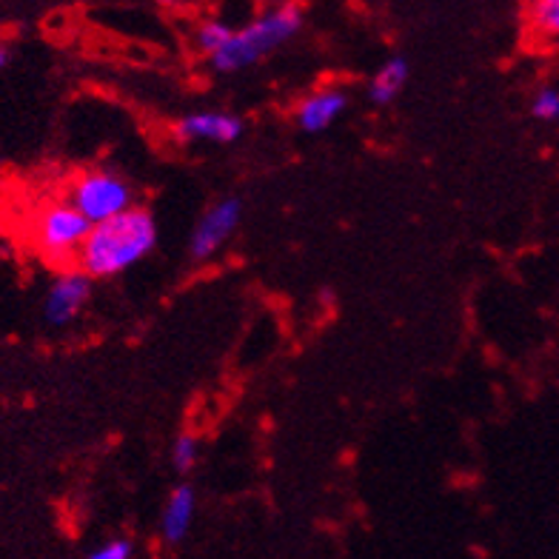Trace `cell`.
<instances>
[{
	"label": "cell",
	"instance_id": "obj_9",
	"mask_svg": "<svg viewBox=\"0 0 559 559\" xmlns=\"http://www.w3.org/2000/svg\"><path fill=\"white\" fill-rule=\"evenodd\" d=\"M194 511H198V493L189 483H180L175 491L169 493V500L163 506L160 514V534L169 545L183 543L189 528L194 523Z\"/></svg>",
	"mask_w": 559,
	"mask_h": 559
},
{
	"label": "cell",
	"instance_id": "obj_6",
	"mask_svg": "<svg viewBox=\"0 0 559 559\" xmlns=\"http://www.w3.org/2000/svg\"><path fill=\"white\" fill-rule=\"evenodd\" d=\"M88 297H92V277L81 269H69V272H60L52 280V286L46 292L44 300V317L46 323L55 325V329H63V325L74 323L81 311L86 309Z\"/></svg>",
	"mask_w": 559,
	"mask_h": 559
},
{
	"label": "cell",
	"instance_id": "obj_7",
	"mask_svg": "<svg viewBox=\"0 0 559 559\" xmlns=\"http://www.w3.org/2000/svg\"><path fill=\"white\" fill-rule=\"evenodd\" d=\"M175 140L180 143H221L228 146L243 134V120L228 111H192L175 123Z\"/></svg>",
	"mask_w": 559,
	"mask_h": 559
},
{
	"label": "cell",
	"instance_id": "obj_10",
	"mask_svg": "<svg viewBox=\"0 0 559 559\" xmlns=\"http://www.w3.org/2000/svg\"><path fill=\"white\" fill-rule=\"evenodd\" d=\"M408 83V60L405 58H389L383 67L377 69L371 83H368V97L374 104L385 106L391 100H397V95Z\"/></svg>",
	"mask_w": 559,
	"mask_h": 559
},
{
	"label": "cell",
	"instance_id": "obj_1",
	"mask_svg": "<svg viewBox=\"0 0 559 559\" xmlns=\"http://www.w3.org/2000/svg\"><path fill=\"white\" fill-rule=\"evenodd\" d=\"M157 246V223L146 209H129V212L111 217V221L92 226L81 254L78 269L92 280H109L129 272L140 260H146Z\"/></svg>",
	"mask_w": 559,
	"mask_h": 559
},
{
	"label": "cell",
	"instance_id": "obj_4",
	"mask_svg": "<svg viewBox=\"0 0 559 559\" xmlns=\"http://www.w3.org/2000/svg\"><path fill=\"white\" fill-rule=\"evenodd\" d=\"M67 200L92 226H100V223L134 209L129 180L109 169H88L74 177Z\"/></svg>",
	"mask_w": 559,
	"mask_h": 559
},
{
	"label": "cell",
	"instance_id": "obj_15",
	"mask_svg": "<svg viewBox=\"0 0 559 559\" xmlns=\"http://www.w3.org/2000/svg\"><path fill=\"white\" fill-rule=\"evenodd\" d=\"M132 554H134L132 539L115 537V539H106L104 545H97L95 551L88 554L86 559H132Z\"/></svg>",
	"mask_w": 559,
	"mask_h": 559
},
{
	"label": "cell",
	"instance_id": "obj_5",
	"mask_svg": "<svg viewBox=\"0 0 559 559\" xmlns=\"http://www.w3.org/2000/svg\"><path fill=\"white\" fill-rule=\"evenodd\" d=\"M240 221H243V203H240V198L214 200L212 206L200 214L198 226L192 231V240H189V254L198 263L214 258L231 240Z\"/></svg>",
	"mask_w": 559,
	"mask_h": 559
},
{
	"label": "cell",
	"instance_id": "obj_11",
	"mask_svg": "<svg viewBox=\"0 0 559 559\" xmlns=\"http://www.w3.org/2000/svg\"><path fill=\"white\" fill-rule=\"evenodd\" d=\"M528 21L539 37L559 44V0H531Z\"/></svg>",
	"mask_w": 559,
	"mask_h": 559
},
{
	"label": "cell",
	"instance_id": "obj_13",
	"mask_svg": "<svg viewBox=\"0 0 559 559\" xmlns=\"http://www.w3.org/2000/svg\"><path fill=\"white\" fill-rule=\"evenodd\" d=\"M200 460V440L194 435H180L171 445V465L177 474L194 472V465Z\"/></svg>",
	"mask_w": 559,
	"mask_h": 559
},
{
	"label": "cell",
	"instance_id": "obj_12",
	"mask_svg": "<svg viewBox=\"0 0 559 559\" xmlns=\"http://www.w3.org/2000/svg\"><path fill=\"white\" fill-rule=\"evenodd\" d=\"M231 26L223 21H206V23H200L198 32H194V44H198V49L206 58H214V55L221 52L223 46H226V40L231 37Z\"/></svg>",
	"mask_w": 559,
	"mask_h": 559
},
{
	"label": "cell",
	"instance_id": "obj_8",
	"mask_svg": "<svg viewBox=\"0 0 559 559\" xmlns=\"http://www.w3.org/2000/svg\"><path fill=\"white\" fill-rule=\"evenodd\" d=\"M348 109V95L343 88H320L311 92L297 106V126L306 134H323L337 123Z\"/></svg>",
	"mask_w": 559,
	"mask_h": 559
},
{
	"label": "cell",
	"instance_id": "obj_3",
	"mask_svg": "<svg viewBox=\"0 0 559 559\" xmlns=\"http://www.w3.org/2000/svg\"><path fill=\"white\" fill-rule=\"evenodd\" d=\"M88 231H92V223L69 200H58V203H46L35 214L32 243L46 260L63 263V260H78Z\"/></svg>",
	"mask_w": 559,
	"mask_h": 559
},
{
	"label": "cell",
	"instance_id": "obj_17",
	"mask_svg": "<svg viewBox=\"0 0 559 559\" xmlns=\"http://www.w3.org/2000/svg\"><path fill=\"white\" fill-rule=\"evenodd\" d=\"M7 63H9V49L3 44H0V69L7 67Z\"/></svg>",
	"mask_w": 559,
	"mask_h": 559
},
{
	"label": "cell",
	"instance_id": "obj_14",
	"mask_svg": "<svg viewBox=\"0 0 559 559\" xmlns=\"http://www.w3.org/2000/svg\"><path fill=\"white\" fill-rule=\"evenodd\" d=\"M531 115L543 123H554L559 120V88L554 86H545L539 88L534 100H531Z\"/></svg>",
	"mask_w": 559,
	"mask_h": 559
},
{
	"label": "cell",
	"instance_id": "obj_16",
	"mask_svg": "<svg viewBox=\"0 0 559 559\" xmlns=\"http://www.w3.org/2000/svg\"><path fill=\"white\" fill-rule=\"evenodd\" d=\"M155 3H160V7H166V9H175V7H183V3H189V0H155Z\"/></svg>",
	"mask_w": 559,
	"mask_h": 559
},
{
	"label": "cell",
	"instance_id": "obj_2",
	"mask_svg": "<svg viewBox=\"0 0 559 559\" xmlns=\"http://www.w3.org/2000/svg\"><path fill=\"white\" fill-rule=\"evenodd\" d=\"M302 26V12L297 3H283V7L269 9L258 21H251L243 29H235L226 40L221 52L209 58L214 72L231 74L240 69L254 67L265 55L280 49V46L292 40Z\"/></svg>",
	"mask_w": 559,
	"mask_h": 559
}]
</instances>
